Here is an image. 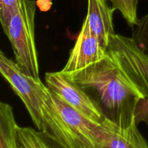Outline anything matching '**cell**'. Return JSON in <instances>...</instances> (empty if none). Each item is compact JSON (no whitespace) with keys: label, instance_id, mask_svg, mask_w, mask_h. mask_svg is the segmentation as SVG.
Listing matches in <instances>:
<instances>
[{"label":"cell","instance_id":"obj_4","mask_svg":"<svg viewBox=\"0 0 148 148\" xmlns=\"http://www.w3.org/2000/svg\"><path fill=\"white\" fill-rule=\"evenodd\" d=\"M107 53L130 83L148 98V53L132 37L117 33L110 38Z\"/></svg>","mask_w":148,"mask_h":148},{"label":"cell","instance_id":"obj_3","mask_svg":"<svg viewBox=\"0 0 148 148\" xmlns=\"http://www.w3.org/2000/svg\"><path fill=\"white\" fill-rule=\"evenodd\" d=\"M0 72L13 92L24 104L36 130L43 127V111L51 96V90L40 78L26 75L16 62L0 51Z\"/></svg>","mask_w":148,"mask_h":148},{"label":"cell","instance_id":"obj_1","mask_svg":"<svg viewBox=\"0 0 148 148\" xmlns=\"http://www.w3.org/2000/svg\"><path fill=\"white\" fill-rule=\"evenodd\" d=\"M66 76L83 89L95 91L106 118L119 125H128L135 119L137 103L145 99L108 55L100 62Z\"/></svg>","mask_w":148,"mask_h":148},{"label":"cell","instance_id":"obj_6","mask_svg":"<svg viewBox=\"0 0 148 148\" xmlns=\"http://www.w3.org/2000/svg\"><path fill=\"white\" fill-rule=\"evenodd\" d=\"M107 55V48L104 47L95 36L82 26L66 64L61 72L64 75H70L100 62Z\"/></svg>","mask_w":148,"mask_h":148},{"label":"cell","instance_id":"obj_9","mask_svg":"<svg viewBox=\"0 0 148 148\" xmlns=\"http://www.w3.org/2000/svg\"><path fill=\"white\" fill-rule=\"evenodd\" d=\"M18 127L12 107L7 103H0V148H20Z\"/></svg>","mask_w":148,"mask_h":148},{"label":"cell","instance_id":"obj_2","mask_svg":"<svg viewBox=\"0 0 148 148\" xmlns=\"http://www.w3.org/2000/svg\"><path fill=\"white\" fill-rule=\"evenodd\" d=\"M36 2L20 0L4 33L10 42L14 62L26 75L39 78V62L35 37Z\"/></svg>","mask_w":148,"mask_h":148},{"label":"cell","instance_id":"obj_14","mask_svg":"<svg viewBox=\"0 0 148 148\" xmlns=\"http://www.w3.org/2000/svg\"><path fill=\"white\" fill-rule=\"evenodd\" d=\"M135 121L139 125L145 123L148 126V98L140 100L135 110Z\"/></svg>","mask_w":148,"mask_h":148},{"label":"cell","instance_id":"obj_13","mask_svg":"<svg viewBox=\"0 0 148 148\" xmlns=\"http://www.w3.org/2000/svg\"><path fill=\"white\" fill-rule=\"evenodd\" d=\"M20 0H0V22L3 30L8 26L10 20L17 10Z\"/></svg>","mask_w":148,"mask_h":148},{"label":"cell","instance_id":"obj_8","mask_svg":"<svg viewBox=\"0 0 148 148\" xmlns=\"http://www.w3.org/2000/svg\"><path fill=\"white\" fill-rule=\"evenodd\" d=\"M106 0H88L86 17L82 25L106 48H108L111 36L116 33L114 26L116 10Z\"/></svg>","mask_w":148,"mask_h":148},{"label":"cell","instance_id":"obj_7","mask_svg":"<svg viewBox=\"0 0 148 148\" xmlns=\"http://www.w3.org/2000/svg\"><path fill=\"white\" fill-rule=\"evenodd\" d=\"M100 148H148V143L135 119L128 125L121 126L106 118L101 123Z\"/></svg>","mask_w":148,"mask_h":148},{"label":"cell","instance_id":"obj_11","mask_svg":"<svg viewBox=\"0 0 148 148\" xmlns=\"http://www.w3.org/2000/svg\"><path fill=\"white\" fill-rule=\"evenodd\" d=\"M111 6L118 10L125 20L126 23L132 28H134L140 19L137 16V8L140 0H106Z\"/></svg>","mask_w":148,"mask_h":148},{"label":"cell","instance_id":"obj_10","mask_svg":"<svg viewBox=\"0 0 148 148\" xmlns=\"http://www.w3.org/2000/svg\"><path fill=\"white\" fill-rule=\"evenodd\" d=\"M20 148H62L41 132L32 127H18Z\"/></svg>","mask_w":148,"mask_h":148},{"label":"cell","instance_id":"obj_12","mask_svg":"<svg viewBox=\"0 0 148 148\" xmlns=\"http://www.w3.org/2000/svg\"><path fill=\"white\" fill-rule=\"evenodd\" d=\"M132 38L148 53V12L139 20L138 24L133 28Z\"/></svg>","mask_w":148,"mask_h":148},{"label":"cell","instance_id":"obj_5","mask_svg":"<svg viewBox=\"0 0 148 148\" xmlns=\"http://www.w3.org/2000/svg\"><path fill=\"white\" fill-rule=\"evenodd\" d=\"M45 80L46 86L51 90L90 120L101 124L106 119L96 100L61 71L46 72Z\"/></svg>","mask_w":148,"mask_h":148}]
</instances>
